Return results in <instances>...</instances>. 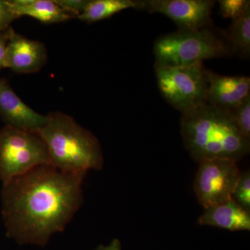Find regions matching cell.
Returning a JSON list of instances; mask_svg holds the SVG:
<instances>
[{
    "label": "cell",
    "mask_w": 250,
    "mask_h": 250,
    "mask_svg": "<svg viewBox=\"0 0 250 250\" xmlns=\"http://www.w3.org/2000/svg\"><path fill=\"white\" fill-rule=\"evenodd\" d=\"M94 250H122L121 242L115 238L108 246H100Z\"/></svg>",
    "instance_id": "7402d4cb"
},
{
    "label": "cell",
    "mask_w": 250,
    "mask_h": 250,
    "mask_svg": "<svg viewBox=\"0 0 250 250\" xmlns=\"http://www.w3.org/2000/svg\"><path fill=\"white\" fill-rule=\"evenodd\" d=\"M232 199L243 208L250 211V172L246 170L241 172L238 179Z\"/></svg>",
    "instance_id": "2e32d148"
},
{
    "label": "cell",
    "mask_w": 250,
    "mask_h": 250,
    "mask_svg": "<svg viewBox=\"0 0 250 250\" xmlns=\"http://www.w3.org/2000/svg\"><path fill=\"white\" fill-rule=\"evenodd\" d=\"M199 164L194 182L199 203L207 208L231 200L242 172L236 161L213 159Z\"/></svg>",
    "instance_id": "52a82bcc"
},
{
    "label": "cell",
    "mask_w": 250,
    "mask_h": 250,
    "mask_svg": "<svg viewBox=\"0 0 250 250\" xmlns=\"http://www.w3.org/2000/svg\"><path fill=\"white\" fill-rule=\"evenodd\" d=\"M47 116L39 133L45 143L50 165L71 174H86L103 169V150L91 131L62 112H52Z\"/></svg>",
    "instance_id": "3957f363"
},
{
    "label": "cell",
    "mask_w": 250,
    "mask_h": 250,
    "mask_svg": "<svg viewBox=\"0 0 250 250\" xmlns=\"http://www.w3.org/2000/svg\"><path fill=\"white\" fill-rule=\"evenodd\" d=\"M5 67L18 74L39 72L47 63V52L45 45L31 40L16 32L12 27L7 30Z\"/></svg>",
    "instance_id": "9c48e42d"
},
{
    "label": "cell",
    "mask_w": 250,
    "mask_h": 250,
    "mask_svg": "<svg viewBox=\"0 0 250 250\" xmlns=\"http://www.w3.org/2000/svg\"><path fill=\"white\" fill-rule=\"evenodd\" d=\"M15 14L29 16L44 24L66 22L72 19L54 0H9Z\"/></svg>",
    "instance_id": "4fadbf2b"
},
{
    "label": "cell",
    "mask_w": 250,
    "mask_h": 250,
    "mask_svg": "<svg viewBox=\"0 0 250 250\" xmlns=\"http://www.w3.org/2000/svg\"><path fill=\"white\" fill-rule=\"evenodd\" d=\"M154 70L163 97L182 114L207 103V69L203 62L187 65L156 62Z\"/></svg>",
    "instance_id": "8992f818"
},
{
    "label": "cell",
    "mask_w": 250,
    "mask_h": 250,
    "mask_svg": "<svg viewBox=\"0 0 250 250\" xmlns=\"http://www.w3.org/2000/svg\"><path fill=\"white\" fill-rule=\"evenodd\" d=\"M229 111L241 132L250 139V96Z\"/></svg>",
    "instance_id": "ac0fdd59"
},
{
    "label": "cell",
    "mask_w": 250,
    "mask_h": 250,
    "mask_svg": "<svg viewBox=\"0 0 250 250\" xmlns=\"http://www.w3.org/2000/svg\"><path fill=\"white\" fill-rule=\"evenodd\" d=\"M141 0H88L84 11L77 19L91 24L112 17L124 10H143Z\"/></svg>",
    "instance_id": "5bb4252c"
},
{
    "label": "cell",
    "mask_w": 250,
    "mask_h": 250,
    "mask_svg": "<svg viewBox=\"0 0 250 250\" xmlns=\"http://www.w3.org/2000/svg\"><path fill=\"white\" fill-rule=\"evenodd\" d=\"M7 30L0 31V71L5 67L6 60V46L8 42Z\"/></svg>",
    "instance_id": "44dd1931"
},
{
    "label": "cell",
    "mask_w": 250,
    "mask_h": 250,
    "mask_svg": "<svg viewBox=\"0 0 250 250\" xmlns=\"http://www.w3.org/2000/svg\"><path fill=\"white\" fill-rule=\"evenodd\" d=\"M207 104L231 111L250 96V78L226 76L207 70Z\"/></svg>",
    "instance_id": "8fae6325"
},
{
    "label": "cell",
    "mask_w": 250,
    "mask_h": 250,
    "mask_svg": "<svg viewBox=\"0 0 250 250\" xmlns=\"http://www.w3.org/2000/svg\"><path fill=\"white\" fill-rule=\"evenodd\" d=\"M156 63L187 65L232 54L223 31L210 27L179 30L158 38L154 44Z\"/></svg>",
    "instance_id": "277c9868"
},
{
    "label": "cell",
    "mask_w": 250,
    "mask_h": 250,
    "mask_svg": "<svg viewBox=\"0 0 250 250\" xmlns=\"http://www.w3.org/2000/svg\"><path fill=\"white\" fill-rule=\"evenodd\" d=\"M143 10L170 18L179 30H195L210 27L211 0H143Z\"/></svg>",
    "instance_id": "ba28073f"
},
{
    "label": "cell",
    "mask_w": 250,
    "mask_h": 250,
    "mask_svg": "<svg viewBox=\"0 0 250 250\" xmlns=\"http://www.w3.org/2000/svg\"><path fill=\"white\" fill-rule=\"evenodd\" d=\"M199 225L214 227L231 231H250V211L233 199L205 208Z\"/></svg>",
    "instance_id": "7c38bea8"
},
{
    "label": "cell",
    "mask_w": 250,
    "mask_h": 250,
    "mask_svg": "<svg viewBox=\"0 0 250 250\" xmlns=\"http://www.w3.org/2000/svg\"><path fill=\"white\" fill-rule=\"evenodd\" d=\"M85 176L47 164L3 184L1 216L6 236L18 244L45 246L80 210Z\"/></svg>",
    "instance_id": "6da1fadb"
},
{
    "label": "cell",
    "mask_w": 250,
    "mask_h": 250,
    "mask_svg": "<svg viewBox=\"0 0 250 250\" xmlns=\"http://www.w3.org/2000/svg\"><path fill=\"white\" fill-rule=\"evenodd\" d=\"M218 2L221 16L231 18L232 21L241 17L250 9L249 0H220Z\"/></svg>",
    "instance_id": "e0dca14e"
},
{
    "label": "cell",
    "mask_w": 250,
    "mask_h": 250,
    "mask_svg": "<svg viewBox=\"0 0 250 250\" xmlns=\"http://www.w3.org/2000/svg\"><path fill=\"white\" fill-rule=\"evenodd\" d=\"M50 164L39 131L6 126L0 129V180L5 184L39 166Z\"/></svg>",
    "instance_id": "5b68a950"
},
{
    "label": "cell",
    "mask_w": 250,
    "mask_h": 250,
    "mask_svg": "<svg viewBox=\"0 0 250 250\" xmlns=\"http://www.w3.org/2000/svg\"><path fill=\"white\" fill-rule=\"evenodd\" d=\"M223 35L231 47L233 53L241 57H250V9L241 17L233 20L230 27L223 31Z\"/></svg>",
    "instance_id": "9a60e30c"
},
{
    "label": "cell",
    "mask_w": 250,
    "mask_h": 250,
    "mask_svg": "<svg viewBox=\"0 0 250 250\" xmlns=\"http://www.w3.org/2000/svg\"><path fill=\"white\" fill-rule=\"evenodd\" d=\"M0 117L6 126L39 131L47 122L42 115L29 107L15 93L9 82L0 77Z\"/></svg>",
    "instance_id": "30bf717a"
},
{
    "label": "cell",
    "mask_w": 250,
    "mask_h": 250,
    "mask_svg": "<svg viewBox=\"0 0 250 250\" xmlns=\"http://www.w3.org/2000/svg\"><path fill=\"white\" fill-rule=\"evenodd\" d=\"M18 18L19 16L15 14L9 0H0V31L9 29Z\"/></svg>",
    "instance_id": "ffe728a7"
},
{
    "label": "cell",
    "mask_w": 250,
    "mask_h": 250,
    "mask_svg": "<svg viewBox=\"0 0 250 250\" xmlns=\"http://www.w3.org/2000/svg\"><path fill=\"white\" fill-rule=\"evenodd\" d=\"M54 1L72 18H77L84 11L88 0H54Z\"/></svg>",
    "instance_id": "d6986e66"
},
{
    "label": "cell",
    "mask_w": 250,
    "mask_h": 250,
    "mask_svg": "<svg viewBox=\"0 0 250 250\" xmlns=\"http://www.w3.org/2000/svg\"><path fill=\"white\" fill-rule=\"evenodd\" d=\"M181 133L189 154L198 163L213 159L238 162L250 153V139L231 112L207 103L182 114Z\"/></svg>",
    "instance_id": "7a4b0ae2"
}]
</instances>
